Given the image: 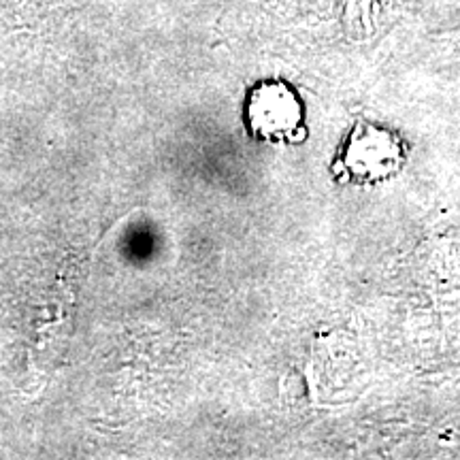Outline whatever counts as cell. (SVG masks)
<instances>
[{"instance_id": "obj_1", "label": "cell", "mask_w": 460, "mask_h": 460, "mask_svg": "<svg viewBox=\"0 0 460 460\" xmlns=\"http://www.w3.org/2000/svg\"><path fill=\"white\" fill-rule=\"evenodd\" d=\"M405 143L394 130L369 122L354 124L339 149V177L354 183H379L394 177L405 163Z\"/></svg>"}, {"instance_id": "obj_2", "label": "cell", "mask_w": 460, "mask_h": 460, "mask_svg": "<svg viewBox=\"0 0 460 460\" xmlns=\"http://www.w3.org/2000/svg\"><path fill=\"white\" fill-rule=\"evenodd\" d=\"M243 122L256 141L273 146L301 143L307 135L303 102L295 88L284 82L254 85L245 99Z\"/></svg>"}]
</instances>
